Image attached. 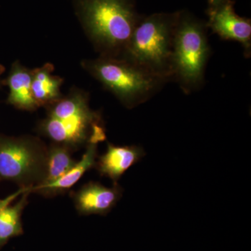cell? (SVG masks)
<instances>
[{"label": "cell", "instance_id": "cell-4", "mask_svg": "<svg viewBox=\"0 0 251 251\" xmlns=\"http://www.w3.org/2000/svg\"><path fill=\"white\" fill-rule=\"evenodd\" d=\"M179 11L142 16L121 57L171 82V58Z\"/></svg>", "mask_w": 251, "mask_h": 251}, {"label": "cell", "instance_id": "cell-13", "mask_svg": "<svg viewBox=\"0 0 251 251\" xmlns=\"http://www.w3.org/2000/svg\"><path fill=\"white\" fill-rule=\"evenodd\" d=\"M54 67L46 63L32 70L31 92L38 106H48L62 98L60 92L62 77L52 74Z\"/></svg>", "mask_w": 251, "mask_h": 251}, {"label": "cell", "instance_id": "cell-6", "mask_svg": "<svg viewBox=\"0 0 251 251\" xmlns=\"http://www.w3.org/2000/svg\"><path fill=\"white\" fill-rule=\"evenodd\" d=\"M40 130L50 139L68 148L99 144L106 139L101 115L90 108L59 118L47 116Z\"/></svg>", "mask_w": 251, "mask_h": 251}, {"label": "cell", "instance_id": "cell-11", "mask_svg": "<svg viewBox=\"0 0 251 251\" xmlns=\"http://www.w3.org/2000/svg\"><path fill=\"white\" fill-rule=\"evenodd\" d=\"M98 144L89 143L87 145L86 151L82 155V158L77 162L72 169L63 175L62 177L52 183L46 184H38L30 186L29 191L52 194L67 191L76 184L86 172L96 166V158L97 156Z\"/></svg>", "mask_w": 251, "mask_h": 251}, {"label": "cell", "instance_id": "cell-5", "mask_svg": "<svg viewBox=\"0 0 251 251\" xmlns=\"http://www.w3.org/2000/svg\"><path fill=\"white\" fill-rule=\"evenodd\" d=\"M46 158L47 151L32 138L0 140V179L41 184L45 176Z\"/></svg>", "mask_w": 251, "mask_h": 251}, {"label": "cell", "instance_id": "cell-2", "mask_svg": "<svg viewBox=\"0 0 251 251\" xmlns=\"http://www.w3.org/2000/svg\"><path fill=\"white\" fill-rule=\"evenodd\" d=\"M206 21L186 10L179 11L171 58V82L185 94L202 88L211 54Z\"/></svg>", "mask_w": 251, "mask_h": 251}, {"label": "cell", "instance_id": "cell-9", "mask_svg": "<svg viewBox=\"0 0 251 251\" xmlns=\"http://www.w3.org/2000/svg\"><path fill=\"white\" fill-rule=\"evenodd\" d=\"M143 148L136 145L116 146L108 143L106 152L100 156L97 168L102 176L117 184V181L130 168L145 156Z\"/></svg>", "mask_w": 251, "mask_h": 251}, {"label": "cell", "instance_id": "cell-10", "mask_svg": "<svg viewBox=\"0 0 251 251\" xmlns=\"http://www.w3.org/2000/svg\"><path fill=\"white\" fill-rule=\"evenodd\" d=\"M29 187H23L0 201V244L22 233L21 216L27 204Z\"/></svg>", "mask_w": 251, "mask_h": 251}, {"label": "cell", "instance_id": "cell-14", "mask_svg": "<svg viewBox=\"0 0 251 251\" xmlns=\"http://www.w3.org/2000/svg\"><path fill=\"white\" fill-rule=\"evenodd\" d=\"M76 163L73 159L69 148L59 144L52 146L47 151L45 176L39 184L53 182L72 169Z\"/></svg>", "mask_w": 251, "mask_h": 251}, {"label": "cell", "instance_id": "cell-7", "mask_svg": "<svg viewBox=\"0 0 251 251\" xmlns=\"http://www.w3.org/2000/svg\"><path fill=\"white\" fill-rule=\"evenodd\" d=\"M206 14L208 29L221 39L239 43L244 49V56L251 57V21L236 14L234 1L226 0L215 7H208Z\"/></svg>", "mask_w": 251, "mask_h": 251}, {"label": "cell", "instance_id": "cell-15", "mask_svg": "<svg viewBox=\"0 0 251 251\" xmlns=\"http://www.w3.org/2000/svg\"><path fill=\"white\" fill-rule=\"evenodd\" d=\"M207 1L208 7H215L224 3L226 0H207Z\"/></svg>", "mask_w": 251, "mask_h": 251}, {"label": "cell", "instance_id": "cell-3", "mask_svg": "<svg viewBox=\"0 0 251 251\" xmlns=\"http://www.w3.org/2000/svg\"><path fill=\"white\" fill-rule=\"evenodd\" d=\"M81 66L128 109L148 101L169 82L122 57L99 56L85 59Z\"/></svg>", "mask_w": 251, "mask_h": 251}, {"label": "cell", "instance_id": "cell-8", "mask_svg": "<svg viewBox=\"0 0 251 251\" xmlns=\"http://www.w3.org/2000/svg\"><path fill=\"white\" fill-rule=\"evenodd\" d=\"M122 189L117 184L107 188L98 182H90L77 191L74 198L78 212L84 215H106L122 197Z\"/></svg>", "mask_w": 251, "mask_h": 251}, {"label": "cell", "instance_id": "cell-1", "mask_svg": "<svg viewBox=\"0 0 251 251\" xmlns=\"http://www.w3.org/2000/svg\"><path fill=\"white\" fill-rule=\"evenodd\" d=\"M86 35L103 57H121L143 15L136 0H75Z\"/></svg>", "mask_w": 251, "mask_h": 251}, {"label": "cell", "instance_id": "cell-12", "mask_svg": "<svg viewBox=\"0 0 251 251\" xmlns=\"http://www.w3.org/2000/svg\"><path fill=\"white\" fill-rule=\"evenodd\" d=\"M32 70L16 62L13 65L8 77L9 87L8 100L11 105L21 110L33 111L39 108L31 92Z\"/></svg>", "mask_w": 251, "mask_h": 251}]
</instances>
